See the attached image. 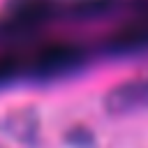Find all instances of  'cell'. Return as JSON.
Returning a JSON list of instances; mask_svg holds the SVG:
<instances>
[{
	"label": "cell",
	"instance_id": "cell-1",
	"mask_svg": "<svg viewBox=\"0 0 148 148\" xmlns=\"http://www.w3.org/2000/svg\"><path fill=\"white\" fill-rule=\"evenodd\" d=\"M106 109L111 113H132L148 109V76L125 81L106 95Z\"/></svg>",
	"mask_w": 148,
	"mask_h": 148
},
{
	"label": "cell",
	"instance_id": "cell-2",
	"mask_svg": "<svg viewBox=\"0 0 148 148\" xmlns=\"http://www.w3.org/2000/svg\"><path fill=\"white\" fill-rule=\"evenodd\" d=\"M109 49L116 53H134L148 49V14H141L134 23L118 30L111 37Z\"/></svg>",
	"mask_w": 148,
	"mask_h": 148
}]
</instances>
